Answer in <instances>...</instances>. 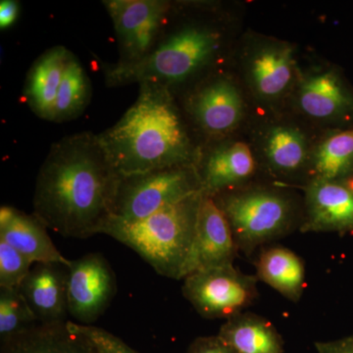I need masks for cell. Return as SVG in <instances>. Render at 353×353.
I'll return each mask as SVG.
<instances>
[{"mask_svg": "<svg viewBox=\"0 0 353 353\" xmlns=\"http://www.w3.org/2000/svg\"><path fill=\"white\" fill-rule=\"evenodd\" d=\"M67 274L65 265L36 263L18 289L39 324L68 321Z\"/></svg>", "mask_w": 353, "mask_h": 353, "instance_id": "2e32d148", "label": "cell"}, {"mask_svg": "<svg viewBox=\"0 0 353 353\" xmlns=\"http://www.w3.org/2000/svg\"><path fill=\"white\" fill-rule=\"evenodd\" d=\"M196 166L202 192L216 196L243 188L256 171V160L248 143L224 141L199 152Z\"/></svg>", "mask_w": 353, "mask_h": 353, "instance_id": "4fadbf2b", "label": "cell"}, {"mask_svg": "<svg viewBox=\"0 0 353 353\" xmlns=\"http://www.w3.org/2000/svg\"><path fill=\"white\" fill-rule=\"evenodd\" d=\"M223 43V32L214 25L188 23L171 31L166 27L152 52L141 61L103 64L106 85L116 88L152 83L164 85L174 94V88L201 75L215 63Z\"/></svg>", "mask_w": 353, "mask_h": 353, "instance_id": "3957f363", "label": "cell"}, {"mask_svg": "<svg viewBox=\"0 0 353 353\" xmlns=\"http://www.w3.org/2000/svg\"><path fill=\"white\" fill-rule=\"evenodd\" d=\"M103 6L112 20L119 46L116 63H137L148 57L161 38L172 12L163 0H106Z\"/></svg>", "mask_w": 353, "mask_h": 353, "instance_id": "ba28073f", "label": "cell"}, {"mask_svg": "<svg viewBox=\"0 0 353 353\" xmlns=\"http://www.w3.org/2000/svg\"><path fill=\"white\" fill-rule=\"evenodd\" d=\"M238 252L226 216L214 197L203 194L188 275L194 271L233 264Z\"/></svg>", "mask_w": 353, "mask_h": 353, "instance_id": "9a60e30c", "label": "cell"}, {"mask_svg": "<svg viewBox=\"0 0 353 353\" xmlns=\"http://www.w3.org/2000/svg\"><path fill=\"white\" fill-rule=\"evenodd\" d=\"M185 112L203 134L216 139L234 131L245 116L240 88L224 75L204 79L188 95Z\"/></svg>", "mask_w": 353, "mask_h": 353, "instance_id": "8fae6325", "label": "cell"}, {"mask_svg": "<svg viewBox=\"0 0 353 353\" xmlns=\"http://www.w3.org/2000/svg\"><path fill=\"white\" fill-rule=\"evenodd\" d=\"M303 233L353 230V182L310 179L305 187Z\"/></svg>", "mask_w": 353, "mask_h": 353, "instance_id": "5bb4252c", "label": "cell"}, {"mask_svg": "<svg viewBox=\"0 0 353 353\" xmlns=\"http://www.w3.org/2000/svg\"><path fill=\"white\" fill-rule=\"evenodd\" d=\"M314 345L317 353H353V336L334 341H316Z\"/></svg>", "mask_w": 353, "mask_h": 353, "instance_id": "f1b7e54d", "label": "cell"}, {"mask_svg": "<svg viewBox=\"0 0 353 353\" xmlns=\"http://www.w3.org/2000/svg\"><path fill=\"white\" fill-rule=\"evenodd\" d=\"M92 97V85L80 60L72 53L55 101L53 122L75 119L87 108Z\"/></svg>", "mask_w": 353, "mask_h": 353, "instance_id": "603a6c76", "label": "cell"}, {"mask_svg": "<svg viewBox=\"0 0 353 353\" xmlns=\"http://www.w3.org/2000/svg\"><path fill=\"white\" fill-rule=\"evenodd\" d=\"M245 75L259 101L278 103L296 88L299 81L294 48L275 39H261L246 52Z\"/></svg>", "mask_w": 353, "mask_h": 353, "instance_id": "30bf717a", "label": "cell"}, {"mask_svg": "<svg viewBox=\"0 0 353 353\" xmlns=\"http://www.w3.org/2000/svg\"><path fill=\"white\" fill-rule=\"evenodd\" d=\"M67 323V322H66ZM66 323L39 324L18 339V353H79L88 341L67 328Z\"/></svg>", "mask_w": 353, "mask_h": 353, "instance_id": "cb8c5ba5", "label": "cell"}, {"mask_svg": "<svg viewBox=\"0 0 353 353\" xmlns=\"http://www.w3.org/2000/svg\"><path fill=\"white\" fill-rule=\"evenodd\" d=\"M189 353H236L226 345L219 336H208L197 339Z\"/></svg>", "mask_w": 353, "mask_h": 353, "instance_id": "83f0119b", "label": "cell"}, {"mask_svg": "<svg viewBox=\"0 0 353 353\" xmlns=\"http://www.w3.org/2000/svg\"><path fill=\"white\" fill-rule=\"evenodd\" d=\"M262 155L275 175L290 178L307 172L312 146L299 128L290 124L269 127L261 143Z\"/></svg>", "mask_w": 353, "mask_h": 353, "instance_id": "ac0fdd59", "label": "cell"}, {"mask_svg": "<svg viewBox=\"0 0 353 353\" xmlns=\"http://www.w3.org/2000/svg\"><path fill=\"white\" fill-rule=\"evenodd\" d=\"M139 85L138 97L121 119L99 134L121 176L196 165L199 152L175 94L157 83Z\"/></svg>", "mask_w": 353, "mask_h": 353, "instance_id": "7a4b0ae2", "label": "cell"}, {"mask_svg": "<svg viewBox=\"0 0 353 353\" xmlns=\"http://www.w3.org/2000/svg\"><path fill=\"white\" fill-rule=\"evenodd\" d=\"M38 320L18 289L0 288V336L2 341H17L38 325Z\"/></svg>", "mask_w": 353, "mask_h": 353, "instance_id": "d4e9b609", "label": "cell"}, {"mask_svg": "<svg viewBox=\"0 0 353 353\" xmlns=\"http://www.w3.org/2000/svg\"><path fill=\"white\" fill-rule=\"evenodd\" d=\"M352 182H353V180H352Z\"/></svg>", "mask_w": 353, "mask_h": 353, "instance_id": "4dcf8cb0", "label": "cell"}, {"mask_svg": "<svg viewBox=\"0 0 353 353\" xmlns=\"http://www.w3.org/2000/svg\"><path fill=\"white\" fill-rule=\"evenodd\" d=\"M218 336L236 353H284V341L269 320L252 313L227 319Z\"/></svg>", "mask_w": 353, "mask_h": 353, "instance_id": "ffe728a7", "label": "cell"}, {"mask_svg": "<svg viewBox=\"0 0 353 353\" xmlns=\"http://www.w3.org/2000/svg\"><path fill=\"white\" fill-rule=\"evenodd\" d=\"M310 179L353 180V126L329 132L311 150Z\"/></svg>", "mask_w": 353, "mask_h": 353, "instance_id": "44dd1931", "label": "cell"}, {"mask_svg": "<svg viewBox=\"0 0 353 353\" xmlns=\"http://www.w3.org/2000/svg\"><path fill=\"white\" fill-rule=\"evenodd\" d=\"M120 179L99 134L65 137L51 145L39 169L32 214L65 238L85 240L103 234Z\"/></svg>", "mask_w": 353, "mask_h": 353, "instance_id": "6da1fadb", "label": "cell"}, {"mask_svg": "<svg viewBox=\"0 0 353 353\" xmlns=\"http://www.w3.org/2000/svg\"><path fill=\"white\" fill-rule=\"evenodd\" d=\"M256 277L283 296L297 303L305 288L303 260L290 248L272 246L262 250L256 262Z\"/></svg>", "mask_w": 353, "mask_h": 353, "instance_id": "7402d4cb", "label": "cell"}, {"mask_svg": "<svg viewBox=\"0 0 353 353\" xmlns=\"http://www.w3.org/2000/svg\"><path fill=\"white\" fill-rule=\"evenodd\" d=\"M117 292L115 273L101 253L72 260L67 274L68 314L75 323L90 325L104 314Z\"/></svg>", "mask_w": 353, "mask_h": 353, "instance_id": "9c48e42d", "label": "cell"}, {"mask_svg": "<svg viewBox=\"0 0 353 353\" xmlns=\"http://www.w3.org/2000/svg\"><path fill=\"white\" fill-rule=\"evenodd\" d=\"M296 104L305 117L338 128L353 126V88L336 69L299 77Z\"/></svg>", "mask_w": 353, "mask_h": 353, "instance_id": "7c38bea8", "label": "cell"}, {"mask_svg": "<svg viewBox=\"0 0 353 353\" xmlns=\"http://www.w3.org/2000/svg\"><path fill=\"white\" fill-rule=\"evenodd\" d=\"M34 264L13 246L0 240V288L19 289Z\"/></svg>", "mask_w": 353, "mask_h": 353, "instance_id": "484cf974", "label": "cell"}, {"mask_svg": "<svg viewBox=\"0 0 353 353\" xmlns=\"http://www.w3.org/2000/svg\"><path fill=\"white\" fill-rule=\"evenodd\" d=\"M202 192L196 165L121 176L111 220L136 222Z\"/></svg>", "mask_w": 353, "mask_h": 353, "instance_id": "8992f818", "label": "cell"}, {"mask_svg": "<svg viewBox=\"0 0 353 353\" xmlns=\"http://www.w3.org/2000/svg\"><path fill=\"white\" fill-rule=\"evenodd\" d=\"M66 325L70 331L83 336L99 353H136L120 339L105 330L92 325L78 324L71 320H68Z\"/></svg>", "mask_w": 353, "mask_h": 353, "instance_id": "4316f807", "label": "cell"}, {"mask_svg": "<svg viewBox=\"0 0 353 353\" xmlns=\"http://www.w3.org/2000/svg\"><path fill=\"white\" fill-rule=\"evenodd\" d=\"M20 13L19 2L15 0H2L0 2V29H9L15 24Z\"/></svg>", "mask_w": 353, "mask_h": 353, "instance_id": "f546056e", "label": "cell"}, {"mask_svg": "<svg viewBox=\"0 0 353 353\" xmlns=\"http://www.w3.org/2000/svg\"><path fill=\"white\" fill-rule=\"evenodd\" d=\"M183 280V296L208 319H229L259 296L256 276L241 273L233 264L194 271Z\"/></svg>", "mask_w": 353, "mask_h": 353, "instance_id": "52a82bcc", "label": "cell"}, {"mask_svg": "<svg viewBox=\"0 0 353 353\" xmlns=\"http://www.w3.org/2000/svg\"><path fill=\"white\" fill-rule=\"evenodd\" d=\"M44 226L34 214L16 210L12 219L0 227V240L36 263H59L69 267V260L59 252Z\"/></svg>", "mask_w": 353, "mask_h": 353, "instance_id": "d6986e66", "label": "cell"}, {"mask_svg": "<svg viewBox=\"0 0 353 353\" xmlns=\"http://www.w3.org/2000/svg\"><path fill=\"white\" fill-rule=\"evenodd\" d=\"M212 197L226 216L238 250L246 255L289 233L296 221L294 202L279 190L243 187Z\"/></svg>", "mask_w": 353, "mask_h": 353, "instance_id": "5b68a950", "label": "cell"}, {"mask_svg": "<svg viewBox=\"0 0 353 353\" xmlns=\"http://www.w3.org/2000/svg\"><path fill=\"white\" fill-rule=\"evenodd\" d=\"M71 51L55 46L36 59L28 72L23 99L34 115L53 122L55 101Z\"/></svg>", "mask_w": 353, "mask_h": 353, "instance_id": "e0dca14e", "label": "cell"}, {"mask_svg": "<svg viewBox=\"0 0 353 353\" xmlns=\"http://www.w3.org/2000/svg\"><path fill=\"white\" fill-rule=\"evenodd\" d=\"M203 192L136 222L110 220L103 234L132 248L158 275L183 280L188 275Z\"/></svg>", "mask_w": 353, "mask_h": 353, "instance_id": "277c9868", "label": "cell"}]
</instances>
